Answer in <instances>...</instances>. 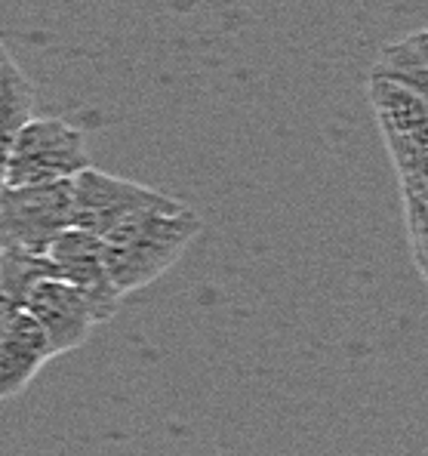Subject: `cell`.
<instances>
[{"label":"cell","mask_w":428,"mask_h":456,"mask_svg":"<svg viewBox=\"0 0 428 456\" xmlns=\"http://www.w3.org/2000/svg\"><path fill=\"white\" fill-rule=\"evenodd\" d=\"M200 232L204 223L198 213L182 200L164 194L99 238L109 281L120 297L155 284L160 274L182 259Z\"/></svg>","instance_id":"1"},{"label":"cell","mask_w":428,"mask_h":456,"mask_svg":"<svg viewBox=\"0 0 428 456\" xmlns=\"http://www.w3.org/2000/svg\"><path fill=\"white\" fill-rule=\"evenodd\" d=\"M90 167L84 130L62 118H28L6 154L4 189L71 179Z\"/></svg>","instance_id":"2"},{"label":"cell","mask_w":428,"mask_h":456,"mask_svg":"<svg viewBox=\"0 0 428 456\" xmlns=\"http://www.w3.org/2000/svg\"><path fill=\"white\" fill-rule=\"evenodd\" d=\"M71 228V179L0 189V244L44 256L56 234Z\"/></svg>","instance_id":"3"},{"label":"cell","mask_w":428,"mask_h":456,"mask_svg":"<svg viewBox=\"0 0 428 456\" xmlns=\"http://www.w3.org/2000/svg\"><path fill=\"white\" fill-rule=\"evenodd\" d=\"M160 198L164 191L86 167L77 176H71V228H84V232L102 238L109 228H115L126 216Z\"/></svg>","instance_id":"4"},{"label":"cell","mask_w":428,"mask_h":456,"mask_svg":"<svg viewBox=\"0 0 428 456\" xmlns=\"http://www.w3.org/2000/svg\"><path fill=\"white\" fill-rule=\"evenodd\" d=\"M44 259L50 263L52 278L65 281V284L77 287L90 305L96 308L99 321H111L117 314L120 293L109 281L102 259V240L96 234L84 232V228H65L62 234L52 238V244L46 247Z\"/></svg>","instance_id":"5"},{"label":"cell","mask_w":428,"mask_h":456,"mask_svg":"<svg viewBox=\"0 0 428 456\" xmlns=\"http://www.w3.org/2000/svg\"><path fill=\"white\" fill-rule=\"evenodd\" d=\"M25 312L40 324L52 358L80 348L93 337V330L102 324L96 308L90 305V299L77 287L65 284L59 278H40L31 287Z\"/></svg>","instance_id":"6"},{"label":"cell","mask_w":428,"mask_h":456,"mask_svg":"<svg viewBox=\"0 0 428 456\" xmlns=\"http://www.w3.org/2000/svg\"><path fill=\"white\" fill-rule=\"evenodd\" d=\"M52 361L46 337L28 312H19L0 327V401L16 398Z\"/></svg>","instance_id":"7"},{"label":"cell","mask_w":428,"mask_h":456,"mask_svg":"<svg viewBox=\"0 0 428 456\" xmlns=\"http://www.w3.org/2000/svg\"><path fill=\"white\" fill-rule=\"evenodd\" d=\"M367 96L376 111V124L383 142H407V139H428V102L425 96L370 77Z\"/></svg>","instance_id":"8"},{"label":"cell","mask_w":428,"mask_h":456,"mask_svg":"<svg viewBox=\"0 0 428 456\" xmlns=\"http://www.w3.org/2000/svg\"><path fill=\"white\" fill-rule=\"evenodd\" d=\"M370 77L385 80V84L404 86V90L425 96L428 93V35L423 28L413 35L394 40L383 46Z\"/></svg>","instance_id":"9"},{"label":"cell","mask_w":428,"mask_h":456,"mask_svg":"<svg viewBox=\"0 0 428 456\" xmlns=\"http://www.w3.org/2000/svg\"><path fill=\"white\" fill-rule=\"evenodd\" d=\"M28 118H35V84L6 53L4 65H0V189H4L6 154Z\"/></svg>","instance_id":"10"},{"label":"cell","mask_w":428,"mask_h":456,"mask_svg":"<svg viewBox=\"0 0 428 456\" xmlns=\"http://www.w3.org/2000/svg\"><path fill=\"white\" fill-rule=\"evenodd\" d=\"M4 59H6V50H4V44H0V65H4Z\"/></svg>","instance_id":"11"}]
</instances>
